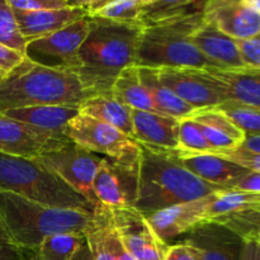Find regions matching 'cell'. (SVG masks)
Returning a JSON list of instances; mask_svg holds the SVG:
<instances>
[{
    "instance_id": "obj_32",
    "label": "cell",
    "mask_w": 260,
    "mask_h": 260,
    "mask_svg": "<svg viewBox=\"0 0 260 260\" xmlns=\"http://www.w3.org/2000/svg\"><path fill=\"white\" fill-rule=\"evenodd\" d=\"M233 230L243 240L260 241V207L211 218Z\"/></svg>"
},
{
    "instance_id": "obj_12",
    "label": "cell",
    "mask_w": 260,
    "mask_h": 260,
    "mask_svg": "<svg viewBox=\"0 0 260 260\" xmlns=\"http://www.w3.org/2000/svg\"><path fill=\"white\" fill-rule=\"evenodd\" d=\"M164 85L194 109L216 108L225 103L221 86L203 70L197 69H156Z\"/></svg>"
},
{
    "instance_id": "obj_30",
    "label": "cell",
    "mask_w": 260,
    "mask_h": 260,
    "mask_svg": "<svg viewBox=\"0 0 260 260\" xmlns=\"http://www.w3.org/2000/svg\"><path fill=\"white\" fill-rule=\"evenodd\" d=\"M83 235L62 234L46 238L32 255L25 260H73L74 255L84 244Z\"/></svg>"
},
{
    "instance_id": "obj_44",
    "label": "cell",
    "mask_w": 260,
    "mask_h": 260,
    "mask_svg": "<svg viewBox=\"0 0 260 260\" xmlns=\"http://www.w3.org/2000/svg\"><path fill=\"white\" fill-rule=\"evenodd\" d=\"M240 260H260V241L244 240Z\"/></svg>"
},
{
    "instance_id": "obj_38",
    "label": "cell",
    "mask_w": 260,
    "mask_h": 260,
    "mask_svg": "<svg viewBox=\"0 0 260 260\" xmlns=\"http://www.w3.org/2000/svg\"><path fill=\"white\" fill-rule=\"evenodd\" d=\"M236 43L244 65L260 70V35L248 40L236 41Z\"/></svg>"
},
{
    "instance_id": "obj_11",
    "label": "cell",
    "mask_w": 260,
    "mask_h": 260,
    "mask_svg": "<svg viewBox=\"0 0 260 260\" xmlns=\"http://www.w3.org/2000/svg\"><path fill=\"white\" fill-rule=\"evenodd\" d=\"M78 113L79 107L36 106L12 109L0 114L24 124L45 150H48L69 141L65 134L66 124Z\"/></svg>"
},
{
    "instance_id": "obj_19",
    "label": "cell",
    "mask_w": 260,
    "mask_h": 260,
    "mask_svg": "<svg viewBox=\"0 0 260 260\" xmlns=\"http://www.w3.org/2000/svg\"><path fill=\"white\" fill-rule=\"evenodd\" d=\"M175 156L193 175L223 189L226 184L249 172L235 162L207 152H184L177 150Z\"/></svg>"
},
{
    "instance_id": "obj_14",
    "label": "cell",
    "mask_w": 260,
    "mask_h": 260,
    "mask_svg": "<svg viewBox=\"0 0 260 260\" xmlns=\"http://www.w3.org/2000/svg\"><path fill=\"white\" fill-rule=\"evenodd\" d=\"M183 243L194 250L198 260H240L244 246L238 234L213 220L193 229Z\"/></svg>"
},
{
    "instance_id": "obj_13",
    "label": "cell",
    "mask_w": 260,
    "mask_h": 260,
    "mask_svg": "<svg viewBox=\"0 0 260 260\" xmlns=\"http://www.w3.org/2000/svg\"><path fill=\"white\" fill-rule=\"evenodd\" d=\"M139 164L124 165L103 157L93 182L99 205L107 208H135Z\"/></svg>"
},
{
    "instance_id": "obj_31",
    "label": "cell",
    "mask_w": 260,
    "mask_h": 260,
    "mask_svg": "<svg viewBox=\"0 0 260 260\" xmlns=\"http://www.w3.org/2000/svg\"><path fill=\"white\" fill-rule=\"evenodd\" d=\"M216 108L241 129L245 136H260V108L233 101H226Z\"/></svg>"
},
{
    "instance_id": "obj_9",
    "label": "cell",
    "mask_w": 260,
    "mask_h": 260,
    "mask_svg": "<svg viewBox=\"0 0 260 260\" xmlns=\"http://www.w3.org/2000/svg\"><path fill=\"white\" fill-rule=\"evenodd\" d=\"M91 17H84L46 37L27 43L25 57L40 65L75 71L79 50L90 30Z\"/></svg>"
},
{
    "instance_id": "obj_23",
    "label": "cell",
    "mask_w": 260,
    "mask_h": 260,
    "mask_svg": "<svg viewBox=\"0 0 260 260\" xmlns=\"http://www.w3.org/2000/svg\"><path fill=\"white\" fill-rule=\"evenodd\" d=\"M205 3L198 0H145L140 24L144 28L154 27L201 14Z\"/></svg>"
},
{
    "instance_id": "obj_42",
    "label": "cell",
    "mask_w": 260,
    "mask_h": 260,
    "mask_svg": "<svg viewBox=\"0 0 260 260\" xmlns=\"http://www.w3.org/2000/svg\"><path fill=\"white\" fill-rule=\"evenodd\" d=\"M162 260H198L194 250L183 241L172 244L168 246V250Z\"/></svg>"
},
{
    "instance_id": "obj_29",
    "label": "cell",
    "mask_w": 260,
    "mask_h": 260,
    "mask_svg": "<svg viewBox=\"0 0 260 260\" xmlns=\"http://www.w3.org/2000/svg\"><path fill=\"white\" fill-rule=\"evenodd\" d=\"M109 233H111L109 211L107 207L99 206L94 210L90 222L84 233V239L93 260H114L109 245Z\"/></svg>"
},
{
    "instance_id": "obj_2",
    "label": "cell",
    "mask_w": 260,
    "mask_h": 260,
    "mask_svg": "<svg viewBox=\"0 0 260 260\" xmlns=\"http://www.w3.org/2000/svg\"><path fill=\"white\" fill-rule=\"evenodd\" d=\"M139 180L135 208L150 215L175 205L201 200L217 190L185 169L175 151L152 149L139 144Z\"/></svg>"
},
{
    "instance_id": "obj_28",
    "label": "cell",
    "mask_w": 260,
    "mask_h": 260,
    "mask_svg": "<svg viewBox=\"0 0 260 260\" xmlns=\"http://www.w3.org/2000/svg\"><path fill=\"white\" fill-rule=\"evenodd\" d=\"M205 200L208 220L260 207V193L244 190L220 189L207 196Z\"/></svg>"
},
{
    "instance_id": "obj_45",
    "label": "cell",
    "mask_w": 260,
    "mask_h": 260,
    "mask_svg": "<svg viewBox=\"0 0 260 260\" xmlns=\"http://www.w3.org/2000/svg\"><path fill=\"white\" fill-rule=\"evenodd\" d=\"M241 147L260 154V136H246Z\"/></svg>"
},
{
    "instance_id": "obj_20",
    "label": "cell",
    "mask_w": 260,
    "mask_h": 260,
    "mask_svg": "<svg viewBox=\"0 0 260 260\" xmlns=\"http://www.w3.org/2000/svg\"><path fill=\"white\" fill-rule=\"evenodd\" d=\"M221 86L226 101L260 108V70L241 69H203Z\"/></svg>"
},
{
    "instance_id": "obj_36",
    "label": "cell",
    "mask_w": 260,
    "mask_h": 260,
    "mask_svg": "<svg viewBox=\"0 0 260 260\" xmlns=\"http://www.w3.org/2000/svg\"><path fill=\"white\" fill-rule=\"evenodd\" d=\"M217 156L223 157L226 160L235 162V164L240 165V167L245 168L249 172L259 173L260 174V154L259 152L250 151L244 147H238L235 150H229V151L217 152Z\"/></svg>"
},
{
    "instance_id": "obj_25",
    "label": "cell",
    "mask_w": 260,
    "mask_h": 260,
    "mask_svg": "<svg viewBox=\"0 0 260 260\" xmlns=\"http://www.w3.org/2000/svg\"><path fill=\"white\" fill-rule=\"evenodd\" d=\"M140 79L149 91L157 112L164 116L173 117L175 119H182L190 117L197 109L190 107L179 98L174 91L170 90L167 85L160 81L156 69L139 68Z\"/></svg>"
},
{
    "instance_id": "obj_6",
    "label": "cell",
    "mask_w": 260,
    "mask_h": 260,
    "mask_svg": "<svg viewBox=\"0 0 260 260\" xmlns=\"http://www.w3.org/2000/svg\"><path fill=\"white\" fill-rule=\"evenodd\" d=\"M202 22L201 13L178 22L142 27L136 51L137 68L213 69L190 40Z\"/></svg>"
},
{
    "instance_id": "obj_8",
    "label": "cell",
    "mask_w": 260,
    "mask_h": 260,
    "mask_svg": "<svg viewBox=\"0 0 260 260\" xmlns=\"http://www.w3.org/2000/svg\"><path fill=\"white\" fill-rule=\"evenodd\" d=\"M33 159L60 177L75 192L83 196L94 208L101 206L94 194L93 182L103 157L69 140L60 146L45 150Z\"/></svg>"
},
{
    "instance_id": "obj_40",
    "label": "cell",
    "mask_w": 260,
    "mask_h": 260,
    "mask_svg": "<svg viewBox=\"0 0 260 260\" xmlns=\"http://www.w3.org/2000/svg\"><path fill=\"white\" fill-rule=\"evenodd\" d=\"M223 189L244 190V192L260 193V174L259 173L248 172L238 179L233 180L223 187Z\"/></svg>"
},
{
    "instance_id": "obj_5",
    "label": "cell",
    "mask_w": 260,
    "mask_h": 260,
    "mask_svg": "<svg viewBox=\"0 0 260 260\" xmlns=\"http://www.w3.org/2000/svg\"><path fill=\"white\" fill-rule=\"evenodd\" d=\"M0 192L55 208L86 212L95 210L83 196L32 157L0 154Z\"/></svg>"
},
{
    "instance_id": "obj_21",
    "label": "cell",
    "mask_w": 260,
    "mask_h": 260,
    "mask_svg": "<svg viewBox=\"0 0 260 260\" xmlns=\"http://www.w3.org/2000/svg\"><path fill=\"white\" fill-rule=\"evenodd\" d=\"M14 12V10H13ZM17 18L19 30L24 40L28 42L37 38L46 37L62 28L68 27L71 23L88 17L83 9L74 7L69 2V7L61 9L42 10V12L20 13L14 12Z\"/></svg>"
},
{
    "instance_id": "obj_16",
    "label": "cell",
    "mask_w": 260,
    "mask_h": 260,
    "mask_svg": "<svg viewBox=\"0 0 260 260\" xmlns=\"http://www.w3.org/2000/svg\"><path fill=\"white\" fill-rule=\"evenodd\" d=\"M205 198L172 206L165 210L145 215V217L149 221L155 235L169 246L178 238L185 236L193 229L208 220Z\"/></svg>"
},
{
    "instance_id": "obj_37",
    "label": "cell",
    "mask_w": 260,
    "mask_h": 260,
    "mask_svg": "<svg viewBox=\"0 0 260 260\" xmlns=\"http://www.w3.org/2000/svg\"><path fill=\"white\" fill-rule=\"evenodd\" d=\"M14 12L32 13L69 7V0H8Z\"/></svg>"
},
{
    "instance_id": "obj_33",
    "label": "cell",
    "mask_w": 260,
    "mask_h": 260,
    "mask_svg": "<svg viewBox=\"0 0 260 260\" xmlns=\"http://www.w3.org/2000/svg\"><path fill=\"white\" fill-rule=\"evenodd\" d=\"M145 0H108L106 5L94 17L103 18L118 23L140 24Z\"/></svg>"
},
{
    "instance_id": "obj_35",
    "label": "cell",
    "mask_w": 260,
    "mask_h": 260,
    "mask_svg": "<svg viewBox=\"0 0 260 260\" xmlns=\"http://www.w3.org/2000/svg\"><path fill=\"white\" fill-rule=\"evenodd\" d=\"M178 142H179L180 151L215 154V150L211 147L207 140L205 139L200 126L192 117L179 119Z\"/></svg>"
},
{
    "instance_id": "obj_10",
    "label": "cell",
    "mask_w": 260,
    "mask_h": 260,
    "mask_svg": "<svg viewBox=\"0 0 260 260\" xmlns=\"http://www.w3.org/2000/svg\"><path fill=\"white\" fill-rule=\"evenodd\" d=\"M112 225L124 248L136 260H162L168 250L136 208H108Z\"/></svg>"
},
{
    "instance_id": "obj_3",
    "label": "cell",
    "mask_w": 260,
    "mask_h": 260,
    "mask_svg": "<svg viewBox=\"0 0 260 260\" xmlns=\"http://www.w3.org/2000/svg\"><path fill=\"white\" fill-rule=\"evenodd\" d=\"M89 96L75 73L25 57L0 81V113L36 106L79 107Z\"/></svg>"
},
{
    "instance_id": "obj_4",
    "label": "cell",
    "mask_w": 260,
    "mask_h": 260,
    "mask_svg": "<svg viewBox=\"0 0 260 260\" xmlns=\"http://www.w3.org/2000/svg\"><path fill=\"white\" fill-rule=\"evenodd\" d=\"M0 213L13 243L22 251H33L53 235L84 236L93 216V212L50 207L8 192H0Z\"/></svg>"
},
{
    "instance_id": "obj_43",
    "label": "cell",
    "mask_w": 260,
    "mask_h": 260,
    "mask_svg": "<svg viewBox=\"0 0 260 260\" xmlns=\"http://www.w3.org/2000/svg\"><path fill=\"white\" fill-rule=\"evenodd\" d=\"M109 245H111L112 254H113L114 260H136L131 254L128 253L126 248L123 246L122 241L119 240L118 235L114 231L113 225L111 221V233H109Z\"/></svg>"
},
{
    "instance_id": "obj_15",
    "label": "cell",
    "mask_w": 260,
    "mask_h": 260,
    "mask_svg": "<svg viewBox=\"0 0 260 260\" xmlns=\"http://www.w3.org/2000/svg\"><path fill=\"white\" fill-rule=\"evenodd\" d=\"M203 19L236 41L260 35V14L244 0H210L203 7Z\"/></svg>"
},
{
    "instance_id": "obj_7",
    "label": "cell",
    "mask_w": 260,
    "mask_h": 260,
    "mask_svg": "<svg viewBox=\"0 0 260 260\" xmlns=\"http://www.w3.org/2000/svg\"><path fill=\"white\" fill-rule=\"evenodd\" d=\"M65 134L70 141L95 155L124 165L139 164L140 147L132 137L113 126L79 112L68 124Z\"/></svg>"
},
{
    "instance_id": "obj_46",
    "label": "cell",
    "mask_w": 260,
    "mask_h": 260,
    "mask_svg": "<svg viewBox=\"0 0 260 260\" xmlns=\"http://www.w3.org/2000/svg\"><path fill=\"white\" fill-rule=\"evenodd\" d=\"M73 260H93L90 251H89V248H88V245H86L85 241H84L83 245L78 249V251H76L75 255H74Z\"/></svg>"
},
{
    "instance_id": "obj_34",
    "label": "cell",
    "mask_w": 260,
    "mask_h": 260,
    "mask_svg": "<svg viewBox=\"0 0 260 260\" xmlns=\"http://www.w3.org/2000/svg\"><path fill=\"white\" fill-rule=\"evenodd\" d=\"M0 43L25 55L27 41L22 36L8 0H0Z\"/></svg>"
},
{
    "instance_id": "obj_27",
    "label": "cell",
    "mask_w": 260,
    "mask_h": 260,
    "mask_svg": "<svg viewBox=\"0 0 260 260\" xmlns=\"http://www.w3.org/2000/svg\"><path fill=\"white\" fill-rule=\"evenodd\" d=\"M111 95L129 109L159 113L149 91L140 79L139 68L131 66L122 71L111 89ZM160 114V113H159Z\"/></svg>"
},
{
    "instance_id": "obj_26",
    "label": "cell",
    "mask_w": 260,
    "mask_h": 260,
    "mask_svg": "<svg viewBox=\"0 0 260 260\" xmlns=\"http://www.w3.org/2000/svg\"><path fill=\"white\" fill-rule=\"evenodd\" d=\"M43 151V145L24 124L0 114V154L33 159Z\"/></svg>"
},
{
    "instance_id": "obj_47",
    "label": "cell",
    "mask_w": 260,
    "mask_h": 260,
    "mask_svg": "<svg viewBox=\"0 0 260 260\" xmlns=\"http://www.w3.org/2000/svg\"><path fill=\"white\" fill-rule=\"evenodd\" d=\"M244 3H245L249 9L260 14V0H244Z\"/></svg>"
},
{
    "instance_id": "obj_18",
    "label": "cell",
    "mask_w": 260,
    "mask_h": 260,
    "mask_svg": "<svg viewBox=\"0 0 260 260\" xmlns=\"http://www.w3.org/2000/svg\"><path fill=\"white\" fill-rule=\"evenodd\" d=\"M190 40L201 53L210 61L213 69L245 68L236 40L229 37L207 20L203 19V22L196 28Z\"/></svg>"
},
{
    "instance_id": "obj_39",
    "label": "cell",
    "mask_w": 260,
    "mask_h": 260,
    "mask_svg": "<svg viewBox=\"0 0 260 260\" xmlns=\"http://www.w3.org/2000/svg\"><path fill=\"white\" fill-rule=\"evenodd\" d=\"M24 251L20 250L10 238L0 213V260H25Z\"/></svg>"
},
{
    "instance_id": "obj_1",
    "label": "cell",
    "mask_w": 260,
    "mask_h": 260,
    "mask_svg": "<svg viewBox=\"0 0 260 260\" xmlns=\"http://www.w3.org/2000/svg\"><path fill=\"white\" fill-rule=\"evenodd\" d=\"M142 25L91 17L90 30L79 50L74 73L93 95L111 94L119 74L136 66V51Z\"/></svg>"
},
{
    "instance_id": "obj_41",
    "label": "cell",
    "mask_w": 260,
    "mask_h": 260,
    "mask_svg": "<svg viewBox=\"0 0 260 260\" xmlns=\"http://www.w3.org/2000/svg\"><path fill=\"white\" fill-rule=\"evenodd\" d=\"M25 55L0 43V70L7 75L24 61Z\"/></svg>"
},
{
    "instance_id": "obj_17",
    "label": "cell",
    "mask_w": 260,
    "mask_h": 260,
    "mask_svg": "<svg viewBox=\"0 0 260 260\" xmlns=\"http://www.w3.org/2000/svg\"><path fill=\"white\" fill-rule=\"evenodd\" d=\"M134 136L137 144L165 151L179 150V119L152 112L131 109Z\"/></svg>"
},
{
    "instance_id": "obj_48",
    "label": "cell",
    "mask_w": 260,
    "mask_h": 260,
    "mask_svg": "<svg viewBox=\"0 0 260 260\" xmlns=\"http://www.w3.org/2000/svg\"><path fill=\"white\" fill-rule=\"evenodd\" d=\"M4 76H5V74H4V73H3V71H2V70H0V81H2V80H3V79H4Z\"/></svg>"
},
{
    "instance_id": "obj_24",
    "label": "cell",
    "mask_w": 260,
    "mask_h": 260,
    "mask_svg": "<svg viewBox=\"0 0 260 260\" xmlns=\"http://www.w3.org/2000/svg\"><path fill=\"white\" fill-rule=\"evenodd\" d=\"M79 112L113 126L127 136H134L131 109L119 103L111 94L89 96L79 106Z\"/></svg>"
},
{
    "instance_id": "obj_22",
    "label": "cell",
    "mask_w": 260,
    "mask_h": 260,
    "mask_svg": "<svg viewBox=\"0 0 260 260\" xmlns=\"http://www.w3.org/2000/svg\"><path fill=\"white\" fill-rule=\"evenodd\" d=\"M190 117L198 123L205 139L215 150V154L238 149L246 137L245 134L217 108L200 109Z\"/></svg>"
}]
</instances>
